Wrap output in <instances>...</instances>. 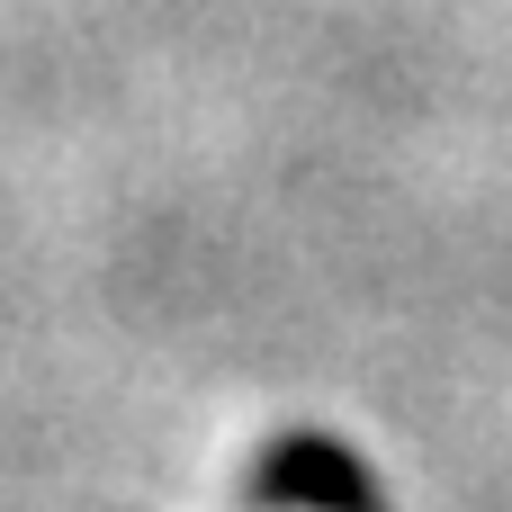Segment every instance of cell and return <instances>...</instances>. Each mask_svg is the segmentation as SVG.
Returning a JSON list of instances; mask_svg holds the SVG:
<instances>
[{"label": "cell", "mask_w": 512, "mask_h": 512, "mask_svg": "<svg viewBox=\"0 0 512 512\" xmlns=\"http://www.w3.org/2000/svg\"><path fill=\"white\" fill-rule=\"evenodd\" d=\"M261 504L270 512H378V486L369 468L324 441V432H288L270 459H261Z\"/></svg>", "instance_id": "cell-1"}]
</instances>
